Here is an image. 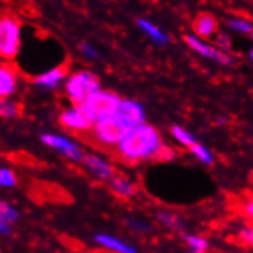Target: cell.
<instances>
[{"instance_id":"cell-8","label":"cell","mask_w":253,"mask_h":253,"mask_svg":"<svg viewBox=\"0 0 253 253\" xmlns=\"http://www.w3.org/2000/svg\"><path fill=\"white\" fill-rule=\"evenodd\" d=\"M184 40L186 43L189 44V46L193 49V51H197L198 54L207 57V58H213V60L222 63V65H230L232 63V58L224 54L222 51H218L212 46H209V44H206L203 43L198 37H193V36H184Z\"/></svg>"},{"instance_id":"cell-11","label":"cell","mask_w":253,"mask_h":253,"mask_svg":"<svg viewBox=\"0 0 253 253\" xmlns=\"http://www.w3.org/2000/svg\"><path fill=\"white\" fill-rule=\"evenodd\" d=\"M68 72H69V65L63 63L60 66L49 69L48 72H43L40 76L34 77V83L43 87H55L68 76Z\"/></svg>"},{"instance_id":"cell-5","label":"cell","mask_w":253,"mask_h":253,"mask_svg":"<svg viewBox=\"0 0 253 253\" xmlns=\"http://www.w3.org/2000/svg\"><path fill=\"white\" fill-rule=\"evenodd\" d=\"M20 49V25L12 16L0 17V57L12 60Z\"/></svg>"},{"instance_id":"cell-23","label":"cell","mask_w":253,"mask_h":253,"mask_svg":"<svg viewBox=\"0 0 253 253\" xmlns=\"http://www.w3.org/2000/svg\"><path fill=\"white\" fill-rule=\"evenodd\" d=\"M230 28L235 29V31H240V33H249V34L252 33V25L244 20H232Z\"/></svg>"},{"instance_id":"cell-12","label":"cell","mask_w":253,"mask_h":253,"mask_svg":"<svg viewBox=\"0 0 253 253\" xmlns=\"http://www.w3.org/2000/svg\"><path fill=\"white\" fill-rule=\"evenodd\" d=\"M192 29L198 37H209L218 29L216 19L209 12H201L192 23Z\"/></svg>"},{"instance_id":"cell-22","label":"cell","mask_w":253,"mask_h":253,"mask_svg":"<svg viewBox=\"0 0 253 253\" xmlns=\"http://www.w3.org/2000/svg\"><path fill=\"white\" fill-rule=\"evenodd\" d=\"M158 219H160L166 227L175 229V227L180 226V221H178V218H176L175 215H172V213H168V212H160V213H158Z\"/></svg>"},{"instance_id":"cell-19","label":"cell","mask_w":253,"mask_h":253,"mask_svg":"<svg viewBox=\"0 0 253 253\" xmlns=\"http://www.w3.org/2000/svg\"><path fill=\"white\" fill-rule=\"evenodd\" d=\"M190 149V152L195 155L200 161H203L204 165H213V157H212V154L207 151V149L204 147V146H201L200 143H195L192 147H189Z\"/></svg>"},{"instance_id":"cell-16","label":"cell","mask_w":253,"mask_h":253,"mask_svg":"<svg viewBox=\"0 0 253 253\" xmlns=\"http://www.w3.org/2000/svg\"><path fill=\"white\" fill-rule=\"evenodd\" d=\"M184 241L187 243L190 253H206L209 249V243L206 238L198 235H184Z\"/></svg>"},{"instance_id":"cell-6","label":"cell","mask_w":253,"mask_h":253,"mask_svg":"<svg viewBox=\"0 0 253 253\" xmlns=\"http://www.w3.org/2000/svg\"><path fill=\"white\" fill-rule=\"evenodd\" d=\"M60 125L65 129H69L72 132L86 133L91 130L94 126V122L87 117V114L83 111L82 106H74L71 109H66L60 115Z\"/></svg>"},{"instance_id":"cell-20","label":"cell","mask_w":253,"mask_h":253,"mask_svg":"<svg viewBox=\"0 0 253 253\" xmlns=\"http://www.w3.org/2000/svg\"><path fill=\"white\" fill-rule=\"evenodd\" d=\"M0 218L5 219L6 222H9V224L12 226V222H16L17 218H19V213L17 211L14 209V207H11L9 204L0 201Z\"/></svg>"},{"instance_id":"cell-17","label":"cell","mask_w":253,"mask_h":253,"mask_svg":"<svg viewBox=\"0 0 253 253\" xmlns=\"http://www.w3.org/2000/svg\"><path fill=\"white\" fill-rule=\"evenodd\" d=\"M138 26L141 28V29H144V31L151 36L154 40H157V42H160V43H166L168 42V39H166V36L163 34L160 29L155 26V25H152L151 22H147V20H138Z\"/></svg>"},{"instance_id":"cell-7","label":"cell","mask_w":253,"mask_h":253,"mask_svg":"<svg viewBox=\"0 0 253 253\" xmlns=\"http://www.w3.org/2000/svg\"><path fill=\"white\" fill-rule=\"evenodd\" d=\"M42 141L44 144H48L51 147H54L55 151H58L62 155L71 158V160H76V161H82L83 158V152L79 146H76L74 143H71L69 140H66L65 137H58V135H42Z\"/></svg>"},{"instance_id":"cell-21","label":"cell","mask_w":253,"mask_h":253,"mask_svg":"<svg viewBox=\"0 0 253 253\" xmlns=\"http://www.w3.org/2000/svg\"><path fill=\"white\" fill-rule=\"evenodd\" d=\"M17 184V176L11 169H0V186L2 187H14Z\"/></svg>"},{"instance_id":"cell-24","label":"cell","mask_w":253,"mask_h":253,"mask_svg":"<svg viewBox=\"0 0 253 253\" xmlns=\"http://www.w3.org/2000/svg\"><path fill=\"white\" fill-rule=\"evenodd\" d=\"M240 241H243V244L252 246V241H253V232H252V227H250V226L243 227V229L240 230Z\"/></svg>"},{"instance_id":"cell-14","label":"cell","mask_w":253,"mask_h":253,"mask_svg":"<svg viewBox=\"0 0 253 253\" xmlns=\"http://www.w3.org/2000/svg\"><path fill=\"white\" fill-rule=\"evenodd\" d=\"M95 241L105 249L112 250L114 253H137V249L133 246H130L122 240H118V238H115V236H111V235H103V233L97 235Z\"/></svg>"},{"instance_id":"cell-26","label":"cell","mask_w":253,"mask_h":253,"mask_svg":"<svg viewBox=\"0 0 253 253\" xmlns=\"http://www.w3.org/2000/svg\"><path fill=\"white\" fill-rule=\"evenodd\" d=\"M0 233H3V235L11 233V224H9V222H6L5 219H2V218H0Z\"/></svg>"},{"instance_id":"cell-25","label":"cell","mask_w":253,"mask_h":253,"mask_svg":"<svg viewBox=\"0 0 253 253\" xmlns=\"http://www.w3.org/2000/svg\"><path fill=\"white\" fill-rule=\"evenodd\" d=\"M80 51H82V54L86 55L87 58H97V57H98L97 51L92 49L87 43H80Z\"/></svg>"},{"instance_id":"cell-27","label":"cell","mask_w":253,"mask_h":253,"mask_svg":"<svg viewBox=\"0 0 253 253\" xmlns=\"http://www.w3.org/2000/svg\"><path fill=\"white\" fill-rule=\"evenodd\" d=\"M129 226L132 227V229H137V230H149V226H146V224H143V222H140V221H130L129 222Z\"/></svg>"},{"instance_id":"cell-10","label":"cell","mask_w":253,"mask_h":253,"mask_svg":"<svg viewBox=\"0 0 253 253\" xmlns=\"http://www.w3.org/2000/svg\"><path fill=\"white\" fill-rule=\"evenodd\" d=\"M17 89V71L11 63H0V98H8Z\"/></svg>"},{"instance_id":"cell-2","label":"cell","mask_w":253,"mask_h":253,"mask_svg":"<svg viewBox=\"0 0 253 253\" xmlns=\"http://www.w3.org/2000/svg\"><path fill=\"white\" fill-rule=\"evenodd\" d=\"M165 147L160 132L151 126L141 123L130 129L114 149V152L125 163H138L141 160H157L161 149Z\"/></svg>"},{"instance_id":"cell-15","label":"cell","mask_w":253,"mask_h":253,"mask_svg":"<svg viewBox=\"0 0 253 253\" xmlns=\"http://www.w3.org/2000/svg\"><path fill=\"white\" fill-rule=\"evenodd\" d=\"M22 115V106L16 101L8 98H0V117L3 118H17Z\"/></svg>"},{"instance_id":"cell-9","label":"cell","mask_w":253,"mask_h":253,"mask_svg":"<svg viewBox=\"0 0 253 253\" xmlns=\"http://www.w3.org/2000/svg\"><path fill=\"white\" fill-rule=\"evenodd\" d=\"M82 163L86 166V169L89 172L94 173L97 178H100V180L109 181L112 175L115 173V169L109 165V163L97 155H83Z\"/></svg>"},{"instance_id":"cell-13","label":"cell","mask_w":253,"mask_h":253,"mask_svg":"<svg viewBox=\"0 0 253 253\" xmlns=\"http://www.w3.org/2000/svg\"><path fill=\"white\" fill-rule=\"evenodd\" d=\"M109 186H111V190L115 193L117 197L125 198V200L132 198L137 193V186L133 184L132 181H129L126 176L118 175L117 172L112 175V178L109 180Z\"/></svg>"},{"instance_id":"cell-1","label":"cell","mask_w":253,"mask_h":253,"mask_svg":"<svg viewBox=\"0 0 253 253\" xmlns=\"http://www.w3.org/2000/svg\"><path fill=\"white\" fill-rule=\"evenodd\" d=\"M144 109L140 103L132 100H122L117 111L92 126L86 132L84 140L94 143L97 147L108 151L115 149L126 133L135 126L144 123Z\"/></svg>"},{"instance_id":"cell-4","label":"cell","mask_w":253,"mask_h":253,"mask_svg":"<svg viewBox=\"0 0 253 253\" xmlns=\"http://www.w3.org/2000/svg\"><path fill=\"white\" fill-rule=\"evenodd\" d=\"M100 80L92 72H77L72 74L66 83V92L76 106H80L94 92L100 91Z\"/></svg>"},{"instance_id":"cell-3","label":"cell","mask_w":253,"mask_h":253,"mask_svg":"<svg viewBox=\"0 0 253 253\" xmlns=\"http://www.w3.org/2000/svg\"><path fill=\"white\" fill-rule=\"evenodd\" d=\"M120 101H122L120 97L114 92L97 91L80 106L83 108V111L87 114V117L91 118L95 125L101 120H105V118L111 117L117 111Z\"/></svg>"},{"instance_id":"cell-18","label":"cell","mask_w":253,"mask_h":253,"mask_svg":"<svg viewBox=\"0 0 253 253\" xmlns=\"http://www.w3.org/2000/svg\"><path fill=\"white\" fill-rule=\"evenodd\" d=\"M172 133H173L175 140H176L178 143H181L183 146H186V147H192L193 144L197 143L195 138H193L186 129L180 127V126H173V127H172Z\"/></svg>"}]
</instances>
